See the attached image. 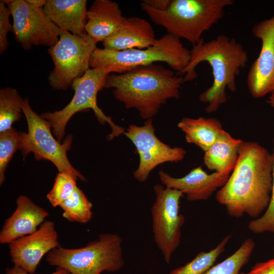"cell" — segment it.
<instances>
[{
  "mask_svg": "<svg viewBox=\"0 0 274 274\" xmlns=\"http://www.w3.org/2000/svg\"><path fill=\"white\" fill-rule=\"evenodd\" d=\"M184 77L155 63L125 73L109 74L104 88H114L115 99L127 109H135L141 118L152 119L170 98H179Z\"/></svg>",
  "mask_w": 274,
  "mask_h": 274,
  "instance_id": "obj_3",
  "label": "cell"
},
{
  "mask_svg": "<svg viewBox=\"0 0 274 274\" xmlns=\"http://www.w3.org/2000/svg\"><path fill=\"white\" fill-rule=\"evenodd\" d=\"M252 32L261 40V47L249 71L247 84L251 95L258 98L274 91V15L256 24Z\"/></svg>",
  "mask_w": 274,
  "mask_h": 274,
  "instance_id": "obj_13",
  "label": "cell"
},
{
  "mask_svg": "<svg viewBox=\"0 0 274 274\" xmlns=\"http://www.w3.org/2000/svg\"><path fill=\"white\" fill-rule=\"evenodd\" d=\"M125 18L117 2L95 0L88 10L86 33L96 44L103 42L119 29Z\"/></svg>",
  "mask_w": 274,
  "mask_h": 274,
  "instance_id": "obj_18",
  "label": "cell"
},
{
  "mask_svg": "<svg viewBox=\"0 0 274 274\" xmlns=\"http://www.w3.org/2000/svg\"><path fill=\"white\" fill-rule=\"evenodd\" d=\"M16 204L15 210L5 220L1 230L2 244H9L16 239L35 232L49 215L45 209L24 195L18 196Z\"/></svg>",
  "mask_w": 274,
  "mask_h": 274,
  "instance_id": "obj_16",
  "label": "cell"
},
{
  "mask_svg": "<svg viewBox=\"0 0 274 274\" xmlns=\"http://www.w3.org/2000/svg\"><path fill=\"white\" fill-rule=\"evenodd\" d=\"M92 203L78 187L72 195L59 206L65 219L70 222L82 224L87 223L92 219Z\"/></svg>",
  "mask_w": 274,
  "mask_h": 274,
  "instance_id": "obj_23",
  "label": "cell"
},
{
  "mask_svg": "<svg viewBox=\"0 0 274 274\" xmlns=\"http://www.w3.org/2000/svg\"><path fill=\"white\" fill-rule=\"evenodd\" d=\"M13 18L15 40L25 49L33 46L49 48L58 41L62 29L48 17L44 8L32 5L27 0H5Z\"/></svg>",
  "mask_w": 274,
  "mask_h": 274,
  "instance_id": "obj_11",
  "label": "cell"
},
{
  "mask_svg": "<svg viewBox=\"0 0 274 274\" xmlns=\"http://www.w3.org/2000/svg\"><path fill=\"white\" fill-rule=\"evenodd\" d=\"M191 51L180 39L167 33L145 49L114 51L96 48L91 56L90 67L110 74H121L156 62H164L178 75L188 64Z\"/></svg>",
  "mask_w": 274,
  "mask_h": 274,
  "instance_id": "obj_5",
  "label": "cell"
},
{
  "mask_svg": "<svg viewBox=\"0 0 274 274\" xmlns=\"http://www.w3.org/2000/svg\"><path fill=\"white\" fill-rule=\"evenodd\" d=\"M23 99L16 89L11 87L0 90V132L8 130L19 120L23 113Z\"/></svg>",
  "mask_w": 274,
  "mask_h": 274,
  "instance_id": "obj_22",
  "label": "cell"
},
{
  "mask_svg": "<svg viewBox=\"0 0 274 274\" xmlns=\"http://www.w3.org/2000/svg\"><path fill=\"white\" fill-rule=\"evenodd\" d=\"M10 10L4 2L0 1V53L5 52L9 45L8 33L13 31V25L10 22Z\"/></svg>",
  "mask_w": 274,
  "mask_h": 274,
  "instance_id": "obj_29",
  "label": "cell"
},
{
  "mask_svg": "<svg viewBox=\"0 0 274 274\" xmlns=\"http://www.w3.org/2000/svg\"><path fill=\"white\" fill-rule=\"evenodd\" d=\"M272 154L255 142L241 141L235 166L216 199L230 217L256 219L267 209L272 186Z\"/></svg>",
  "mask_w": 274,
  "mask_h": 274,
  "instance_id": "obj_1",
  "label": "cell"
},
{
  "mask_svg": "<svg viewBox=\"0 0 274 274\" xmlns=\"http://www.w3.org/2000/svg\"><path fill=\"white\" fill-rule=\"evenodd\" d=\"M240 274H274V258L266 261L258 262L249 271Z\"/></svg>",
  "mask_w": 274,
  "mask_h": 274,
  "instance_id": "obj_30",
  "label": "cell"
},
{
  "mask_svg": "<svg viewBox=\"0 0 274 274\" xmlns=\"http://www.w3.org/2000/svg\"><path fill=\"white\" fill-rule=\"evenodd\" d=\"M273 253H274V248H273Z\"/></svg>",
  "mask_w": 274,
  "mask_h": 274,
  "instance_id": "obj_35",
  "label": "cell"
},
{
  "mask_svg": "<svg viewBox=\"0 0 274 274\" xmlns=\"http://www.w3.org/2000/svg\"><path fill=\"white\" fill-rule=\"evenodd\" d=\"M32 5L38 7L44 8L47 3V0H27Z\"/></svg>",
  "mask_w": 274,
  "mask_h": 274,
  "instance_id": "obj_33",
  "label": "cell"
},
{
  "mask_svg": "<svg viewBox=\"0 0 274 274\" xmlns=\"http://www.w3.org/2000/svg\"><path fill=\"white\" fill-rule=\"evenodd\" d=\"M5 274H30L24 270L21 267L14 265L11 267H8L6 269ZM49 274H70L64 269L57 268L56 271Z\"/></svg>",
  "mask_w": 274,
  "mask_h": 274,
  "instance_id": "obj_32",
  "label": "cell"
},
{
  "mask_svg": "<svg viewBox=\"0 0 274 274\" xmlns=\"http://www.w3.org/2000/svg\"><path fill=\"white\" fill-rule=\"evenodd\" d=\"M122 245V240L118 234H101L81 248L67 249L59 246L47 254L46 261L70 274L115 272L125 264Z\"/></svg>",
  "mask_w": 274,
  "mask_h": 274,
  "instance_id": "obj_6",
  "label": "cell"
},
{
  "mask_svg": "<svg viewBox=\"0 0 274 274\" xmlns=\"http://www.w3.org/2000/svg\"><path fill=\"white\" fill-rule=\"evenodd\" d=\"M22 110L28 127L27 132L20 131V150L23 157L32 153L37 160L51 162L59 173L67 174L82 182L86 181L82 174L72 166L67 157V152L73 142L72 135H67L62 144L55 139L49 122L33 111L27 98L24 99Z\"/></svg>",
  "mask_w": 274,
  "mask_h": 274,
  "instance_id": "obj_8",
  "label": "cell"
},
{
  "mask_svg": "<svg viewBox=\"0 0 274 274\" xmlns=\"http://www.w3.org/2000/svg\"><path fill=\"white\" fill-rule=\"evenodd\" d=\"M241 140L232 137L225 130L209 150L204 152L203 161L211 170L230 175L238 158Z\"/></svg>",
  "mask_w": 274,
  "mask_h": 274,
  "instance_id": "obj_21",
  "label": "cell"
},
{
  "mask_svg": "<svg viewBox=\"0 0 274 274\" xmlns=\"http://www.w3.org/2000/svg\"><path fill=\"white\" fill-rule=\"evenodd\" d=\"M161 184L165 187L181 191L191 201L206 200L226 183L230 175L215 172L206 173L201 166L192 169L181 178H175L162 170L158 172Z\"/></svg>",
  "mask_w": 274,
  "mask_h": 274,
  "instance_id": "obj_15",
  "label": "cell"
},
{
  "mask_svg": "<svg viewBox=\"0 0 274 274\" xmlns=\"http://www.w3.org/2000/svg\"><path fill=\"white\" fill-rule=\"evenodd\" d=\"M178 127L185 133L187 142L193 144L204 152L215 143L224 130L215 118H183Z\"/></svg>",
  "mask_w": 274,
  "mask_h": 274,
  "instance_id": "obj_20",
  "label": "cell"
},
{
  "mask_svg": "<svg viewBox=\"0 0 274 274\" xmlns=\"http://www.w3.org/2000/svg\"><path fill=\"white\" fill-rule=\"evenodd\" d=\"M107 73L99 69L89 68L84 75L76 79L72 86L74 95L70 102L62 109L53 112H45L41 116L49 122L56 139L60 143L64 135L66 126L70 119L78 112L92 109L102 124L108 123L112 132L108 135L110 140L124 134L125 129L116 125L107 116L97 105L98 92L104 88Z\"/></svg>",
  "mask_w": 274,
  "mask_h": 274,
  "instance_id": "obj_7",
  "label": "cell"
},
{
  "mask_svg": "<svg viewBox=\"0 0 274 274\" xmlns=\"http://www.w3.org/2000/svg\"><path fill=\"white\" fill-rule=\"evenodd\" d=\"M155 199L152 206V232L154 239L166 263L178 248L181 227L185 217L180 213V199L183 193L160 184L154 187Z\"/></svg>",
  "mask_w": 274,
  "mask_h": 274,
  "instance_id": "obj_10",
  "label": "cell"
},
{
  "mask_svg": "<svg viewBox=\"0 0 274 274\" xmlns=\"http://www.w3.org/2000/svg\"><path fill=\"white\" fill-rule=\"evenodd\" d=\"M233 4L232 0H171L164 11L153 9L142 2V9L155 24L167 33L196 44L224 16V10Z\"/></svg>",
  "mask_w": 274,
  "mask_h": 274,
  "instance_id": "obj_4",
  "label": "cell"
},
{
  "mask_svg": "<svg viewBox=\"0 0 274 274\" xmlns=\"http://www.w3.org/2000/svg\"><path fill=\"white\" fill-rule=\"evenodd\" d=\"M267 102L274 109V91L270 93V95L267 99Z\"/></svg>",
  "mask_w": 274,
  "mask_h": 274,
  "instance_id": "obj_34",
  "label": "cell"
},
{
  "mask_svg": "<svg viewBox=\"0 0 274 274\" xmlns=\"http://www.w3.org/2000/svg\"><path fill=\"white\" fill-rule=\"evenodd\" d=\"M190 51V61L178 76L185 75V82L192 81L197 77L196 66L208 62L212 69L213 82L199 98L207 105V113L215 112L227 101L226 90L236 91V78L248 61L247 52L235 39L223 34L207 42L202 38Z\"/></svg>",
  "mask_w": 274,
  "mask_h": 274,
  "instance_id": "obj_2",
  "label": "cell"
},
{
  "mask_svg": "<svg viewBox=\"0 0 274 274\" xmlns=\"http://www.w3.org/2000/svg\"><path fill=\"white\" fill-rule=\"evenodd\" d=\"M272 154V186L269 205L264 214L260 217L251 220L248 224V229L255 233L266 232L274 233V139Z\"/></svg>",
  "mask_w": 274,
  "mask_h": 274,
  "instance_id": "obj_28",
  "label": "cell"
},
{
  "mask_svg": "<svg viewBox=\"0 0 274 274\" xmlns=\"http://www.w3.org/2000/svg\"><path fill=\"white\" fill-rule=\"evenodd\" d=\"M87 1L47 0L44 10L49 19L58 27L83 37L87 35Z\"/></svg>",
  "mask_w": 274,
  "mask_h": 274,
  "instance_id": "obj_19",
  "label": "cell"
},
{
  "mask_svg": "<svg viewBox=\"0 0 274 274\" xmlns=\"http://www.w3.org/2000/svg\"><path fill=\"white\" fill-rule=\"evenodd\" d=\"M21 140L20 131L12 127L0 132V184L5 180V172L8 164L15 152L20 149Z\"/></svg>",
  "mask_w": 274,
  "mask_h": 274,
  "instance_id": "obj_26",
  "label": "cell"
},
{
  "mask_svg": "<svg viewBox=\"0 0 274 274\" xmlns=\"http://www.w3.org/2000/svg\"><path fill=\"white\" fill-rule=\"evenodd\" d=\"M76 181V179L67 174H57L52 189L46 195L53 207H59L72 195L78 187Z\"/></svg>",
  "mask_w": 274,
  "mask_h": 274,
  "instance_id": "obj_27",
  "label": "cell"
},
{
  "mask_svg": "<svg viewBox=\"0 0 274 274\" xmlns=\"http://www.w3.org/2000/svg\"><path fill=\"white\" fill-rule=\"evenodd\" d=\"M55 223L45 221L34 233L16 239L9 244L14 265L33 274L42 258L59 246Z\"/></svg>",
  "mask_w": 274,
  "mask_h": 274,
  "instance_id": "obj_14",
  "label": "cell"
},
{
  "mask_svg": "<svg viewBox=\"0 0 274 274\" xmlns=\"http://www.w3.org/2000/svg\"><path fill=\"white\" fill-rule=\"evenodd\" d=\"M157 40L154 29L147 20L130 17H125L119 29L102 43L106 49L122 51L147 48L153 45Z\"/></svg>",
  "mask_w": 274,
  "mask_h": 274,
  "instance_id": "obj_17",
  "label": "cell"
},
{
  "mask_svg": "<svg viewBox=\"0 0 274 274\" xmlns=\"http://www.w3.org/2000/svg\"><path fill=\"white\" fill-rule=\"evenodd\" d=\"M170 1L171 0H145L142 2L153 9L164 11L168 7Z\"/></svg>",
  "mask_w": 274,
  "mask_h": 274,
  "instance_id": "obj_31",
  "label": "cell"
},
{
  "mask_svg": "<svg viewBox=\"0 0 274 274\" xmlns=\"http://www.w3.org/2000/svg\"><path fill=\"white\" fill-rule=\"evenodd\" d=\"M96 43L87 34L81 37L62 29L57 43L48 52L54 64L48 77L54 89L66 90L89 69L91 56Z\"/></svg>",
  "mask_w": 274,
  "mask_h": 274,
  "instance_id": "obj_9",
  "label": "cell"
},
{
  "mask_svg": "<svg viewBox=\"0 0 274 274\" xmlns=\"http://www.w3.org/2000/svg\"><path fill=\"white\" fill-rule=\"evenodd\" d=\"M231 237V234L226 236L214 249L208 252H199L190 261L172 270L168 274H203L224 252Z\"/></svg>",
  "mask_w": 274,
  "mask_h": 274,
  "instance_id": "obj_24",
  "label": "cell"
},
{
  "mask_svg": "<svg viewBox=\"0 0 274 274\" xmlns=\"http://www.w3.org/2000/svg\"><path fill=\"white\" fill-rule=\"evenodd\" d=\"M124 134L134 144L139 155V165L133 176L141 183L145 182L159 164L182 161L186 153L181 147L172 148L161 141L155 134L152 119L146 120L143 126L130 125Z\"/></svg>",
  "mask_w": 274,
  "mask_h": 274,
  "instance_id": "obj_12",
  "label": "cell"
},
{
  "mask_svg": "<svg viewBox=\"0 0 274 274\" xmlns=\"http://www.w3.org/2000/svg\"><path fill=\"white\" fill-rule=\"evenodd\" d=\"M255 246L252 238L246 239L234 253L213 265L203 274H240L241 268L248 261Z\"/></svg>",
  "mask_w": 274,
  "mask_h": 274,
  "instance_id": "obj_25",
  "label": "cell"
}]
</instances>
